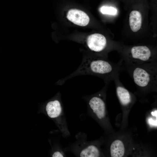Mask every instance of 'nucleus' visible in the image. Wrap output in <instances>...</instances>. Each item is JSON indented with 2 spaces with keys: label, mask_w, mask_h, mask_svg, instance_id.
<instances>
[{
  "label": "nucleus",
  "mask_w": 157,
  "mask_h": 157,
  "mask_svg": "<svg viewBox=\"0 0 157 157\" xmlns=\"http://www.w3.org/2000/svg\"><path fill=\"white\" fill-rule=\"evenodd\" d=\"M94 96L88 100V105L93 112L100 119L104 118L105 115V105L102 99L100 96Z\"/></svg>",
  "instance_id": "6"
},
{
  "label": "nucleus",
  "mask_w": 157,
  "mask_h": 157,
  "mask_svg": "<svg viewBox=\"0 0 157 157\" xmlns=\"http://www.w3.org/2000/svg\"><path fill=\"white\" fill-rule=\"evenodd\" d=\"M151 114L153 116H155L157 118V110H155L154 111H152L151 112Z\"/></svg>",
  "instance_id": "15"
},
{
  "label": "nucleus",
  "mask_w": 157,
  "mask_h": 157,
  "mask_svg": "<svg viewBox=\"0 0 157 157\" xmlns=\"http://www.w3.org/2000/svg\"><path fill=\"white\" fill-rule=\"evenodd\" d=\"M67 19L74 24L80 26L87 25L90 21V18L85 12L77 9L69 10L67 14Z\"/></svg>",
  "instance_id": "5"
},
{
  "label": "nucleus",
  "mask_w": 157,
  "mask_h": 157,
  "mask_svg": "<svg viewBox=\"0 0 157 157\" xmlns=\"http://www.w3.org/2000/svg\"><path fill=\"white\" fill-rule=\"evenodd\" d=\"M148 122L149 124L151 127L157 126V119L156 120H154L152 118H149L148 119Z\"/></svg>",
  "instance_id": "13"
},
{
  "label": "nucleus",
  "mask_w": 157,
  "mask_h": 157,
  "mask_svg": "<svg viewBox=\"0 0 157 157\" xmlns=\"http://www.w3.org/2000/svg\"><path fill=\"white\" fill-rule=\"evenodd\" d=\"M100 12L103 14L110 15H115L117 13V10L115 8L112 7L103 6L100 9Z\"/></svg>",
  "instance_id": "12"
},
{
  "label": "nucleus",
  "mask_w": 157,
  "mask_h": 157,
  "mask_svg": "<svg viewBox=\"0 0 157 157\" xmlns=\"http://www.w3.org/2000/svg\"><path fill=\"white\" fill-rule=\"evenodd\" d=\"M130 58L124 63L123 67L142 65L156 62L154 60L149 48L146 46H135L130 50Z\"/></svg>",
  "instance_id": "3"
},
{
  "label": "nucleus",
  "mask_w": 157,
  "mask_h": 157,
  "mask_svg": "<svg viewBox=\"0 0 157 157\" xmlns=\"http://www.w3.org/2000/svg\"><path fill=\"white\" fill-rule=\"evenodd\" d=\"M123 69L121 62L114 64L102 58L85 56L84 58L78 68L74 72L58 81L62 85L67 80L76 76L92 75L103 79L106 84L119 76Z\"/></svg>",
  "instance_id": "1"
},
{
  "label": "nucleus",
  "mask_w": 157,
  "mask_h": 157,
  "mask_svg": "<svg viewBox=\"0 0 157 157\" xmlns=\"http://www.w3.org/2000/svg\"><path fill=\"white\" fill-rule=\"evenodd\" d=\"M129 26L132 31L135 32L140 29L142 26V17L139 12L135 10L131 11L129 14Z\"/></svg>",
  "instance_id": "9"
},
{
  "label": "nucleus",
  "mask_w": 157,
  "mask_h": 157,
  "mask_svg": "<svg viewBox=\"0 0 157 157\" xmlns=\"http://www.w3.org/2000/svg\"><path fill=\"white\" fill-rule=\"evenodd\" d=\"M86 44L90 50L99 53L105 49L107 46V41L104 35L96 33L91 34L88 37Z\"/></svg>",
  "instance_id": "4"
},
{
  "label": "nucleus",
  "mask_w": 157,
  "mask_h": 157,
  "mask_svg": "<svg viewBox=\"0 0 157 157\" xmlns=\"http://www.w3.org/2000/svg\"><path fill=\"white\" fill-rule=\"evenodd\" d=\"M99 156V152L95 146L91 145L83 149L80 154L81 157H98Z\"/></svg>",
  "instance_id": "11"
},
{
  "label": "nucleus",
  "mask_w": 157,
  "mask_h": 157,
  "mask_svg": "<svg viewBox=\"0 0 157 157\" xmlns=\"http://www.w3.org/2000/svg\"><path fill=\"white\" fill-rule=\"evenodd\" d=\"M52 156L53 157H63L64 155L62 153L59 151L55 152L53 154Z\"/></svg>",
  "instance_id": "14"
},
{
  "label": "nucleus",
  "mask_w": 157,
  "mask_h": 157,
  "mask_svg": "<svg viewBox=\"0 0 157 157\" xmlns=\"http://www.w3.org/2000/svg\"><path fill=\"white\" fill-rule=\"evenodd\" d=\"M157 62L123 67L132 77L137 87L147 88L157 86Z\"/></svg>",
  "instance_id": "2"
},
{
  "label": "nucleus",
  "mask_w": 157,
  "mask_h": 157,
  "mask_svg": "<svg viewBox=\"0 0 157 157\" xmlns=\"http://www.w3.org/2000/svg\"><path fill=\"white\" fill-rule=\"evenodd\" d=\"M48 116L52 118H57L62 115V108L60 101L55 99L48 102L46 106Z\"/></svg>",
  "instance_id": "8"
},
{
  "label": "nucleus",
  "mask_w": 157,
  "mask_h": 157,
  "mask_svg": "<svg viewBox=\"0 0 157 157\" xmlns=\"http://www.w3.org/2000/svg\"><path fill=\"white\" fill-rule=\"evenodd\" d=\"M119 76L116 78L114 80L116 87L117 95L121 104L126 106L131 102V97L129 91L124 88L121 83Z\"/></svg>",
  "instance_id": "7"
},
{
  "label": "nucleus",
  "mask_w": 157,
  "mask_h": 157,
  "mask_svg": "<svg viewBox=\"0 0 157 157\" xmlns=\"http://www.w3.org/2000/svg\"><path fill=\"white\" fill-rule=\"evenodd\" d=\"M110 151L112 157H122L124 153V147L122 142L119 140L114 141L111 145Z\"/></svg>",
  "instance_id": "10"
}]
</instances>
